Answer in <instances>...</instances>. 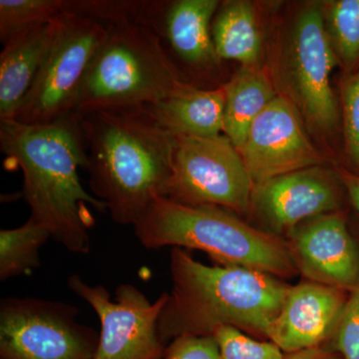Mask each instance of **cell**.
I'll return each mask as SVG.
<instances>
[{"label": "cell", "instance_id": "1", "mask_svg": "<svg viewBox=\"0 0 359 359\" xmlns=\"http://www.w3.org/2000/svg\"><path fill=\"white\" fill-rule=\"evenodd\" d=\"M0 149L22 171V197L30 217L66 250L89 254V231L95 224L90 207L108 211L79 177V169L88 166L79 118L68 116L45 125L0 122Z\"/></svg>", "mask_w": 359, "mask_h": 359}, {"label": "cell", "instance_id": "2", "mask_svg": "<svg viewBox=\"0 0 359 359\" xmlns=\"http://www.w3.org/2000/svg\"><path fill=\"white\" fill-rule=\"evenodd\" d=\"M79 119L94 197L116 224L134 226L155 200L168 196L176 136L146 107L96 111Z\"/></svg>", "mask_w": 359, "mask_h": 359}, {"label": "cell", "instance_id": "3", "mask_svg": "<svg viewBox=\"0 0 359 359\" xmlns=\"http://www.w3.org/2000/svg\"><path fill=\"white\" fill-rule=\"evenodd\" d=\"M170 273L172 290L158 321L166 346L182 335L212 337L223 327L269 340L290 287L263 271L207 266L181 248H172Z\"/></svg>", "mask_w": 359, "mask_h": 359}, {"label": "cell", "instance_id": "4", "mask_svg": "<svg viewBox=\"0 0 359 359\" xmlns=\"http://www.w3.org/2000/svg\"><path fill=\"white\" fill-rule=\"evenodd\" d=\"M133 226L146 249L199 250L219 266L254 269L280 280L299 275L285 238L252 226L222 208L158 198Z\"/></svg>", "mask_w": 359, "mask_h": 359}, {"label": "cell", "instance_id": "5", "mask_svg": "<svg viewBox=\"0 0 359 359\" xmlns=\"http://www.w3.org/2000/svg\"><path fill=\"white\" fill-rule=\"evenodd\" d=\"M107 26V36L90 67L73 117L153 105L189 83L154 30L134 22Z\"/></svg>", "mask_w": 359, "mask_h": 359}, {"label": "cell", "instance_id": "6", "mask_svg": "<svg viewBox=\"0 0 359 359\" xmlns=\"http://www.w3.org/2000/svg\"><path fill=\"white\" fill-rule=\"evenodd\" d=\"M339 65L323 23L320 4L302 9L292 23L278 65V86L301 114L306 128L320 136L337 129L340 111L330 75Z\"/></svg>", "mask_w": 359, "mask_h": 359}, {"label": "cell", "instance_id": "7", "mask_svg": "<svg viewBox=\"0 0 359 359\" xmlns=\"http://www.w3.org/2000/svg\"><path fill=\"white\" fill-rule=\"evenodd\" d=\"M108 26L86 16L65 13L46 59L15 121L50 124L72 116Z\"/></svg>", "mask_w": 359, "mask_h": 359}, {"label": "cell", "instance_id": "8", "mask_svg": "<svg viewBox=\"0 0 359 359\" xmlns=\"http://www.w3.org/2000/svg\"><path fill=\"white\" fill-rule=\"evenodd\" d=\"M98 342L72 304L36 297L0 302V359H92Z\"/></svg>", "mask_w": 359, "mask_h": 359}, {"label": "cell", "instance_id": "9", "mask_svg": "<svg viewBox=\"0 0 359 359\" xmlns=\"http://www.w3.org/2000/svg\"><path fill=\"white\" fill-rule=\"evenodd\" d=\"M252 188L242 155L228 137L176 136L168 199L245 215Z\"/></svg>", "mask_w": 359, "mask_h": 359}, {"label": "cell", "instance_id": "10", "mask_svg": "<svg viewBox=\"0 0 359 359\" xmlns=\"http://www.w3.org/2000/svg\"><path fill=\"white\" fill-rule=\"evenodd\" d=\"M68 287L93 309L101 323L98 346L92 359H163L166 344L160 339L158 321L168 299L163 292L151 302L130 283L116 290L115 299L103 285H91L77 273Z\"/></svg>", "mask_w": 359, "mask_h": 359}, {"label": "cell", "instance_id": "11", "mask_svg": "<svg viewBox=\"0 0 359 359\" xmlns=\"http://www.w3.org/2000/svg\"><path fill=\"white\" fill-rule=\"evenodd\" d=\"M238 152L254 185L323 162L299 111L280 94L257 116Z\"/></svg>", "mask_w": 359, "mask_h": 359}, {"label": "cell", "instance_id": "12", "mask_svg": "<svg viewBox=\"0 0 359 359\" xmlns=\"http://www.w3.org/2000/svg\"><path fill=\"white\" fill-rule=\"evenodd\" d=\"M346 194L337 171L308 168L254 185L250 212L263 224L262 230L285 238L306 219L342 211Z\"/></svg>", "mask_w": 359, "mask_h": 359}, {"label": "cell", "instance_id": "13", "mask_svg": "<svg viewBox=\"0 0 359 359\" xmlns=\"http://www.w3.org/2000/svg\"><path fill=\"white\" fill-rule=\"evenodd\" d=\"M299 275L351 292L359 282V245L342 211L297 224L285 237Z\"/></svg>", "mask_w": 359, "mask_h": 359}, {"label": "cell", "instance_id": "14", "mask_svg": "<svg viewBox=\"0 0 359 359\" xmlns=\"http://www.w3.org/2000/svg\"><path fill=\"white\" fill-rule=\"evenodd\" d=\"M348 294L306 280L290 285L269 340L285 353L323 346L334 332Z\"/></svg>", "mask_w": 359, "mask_h": 359}, {"label": "cell", "instance_id": "15", "mask_svg": "<svg viewBox=\"0 0 359 359\" xmlns=\"http://www.w3.org/2000/svg\"><path fill=\"white\" fill-rule=\"evenodd\" d=\"M221 4L219 0L159 1L147 26L168 45L172 61L178 59L195 74L211 75L222 61L212 36V20Z\"/></svg>", "mask_w": 359, "mask_h": 359}, {"label": "cell", "instance_id": "16", "mask_svg": "<svg viewBox=\"0 0 359 359\" xmlns=\"http://www.w3.org/2000/svg\"><path fill=\"white\" fill-rule=\"evenodd\" d=\"M61 16L18 33L4 43L0 54V122L15 120L48 55Z\"/></svg>", "mask_w": 359, "mask_h": 359}, {"label": "cell", "instance_id": "17", "mask_svg": "<svg viewBox=\"0 0 359 359\" xmlns=\"http://www.w3.org/2000/svg\"><path fill=\"white\" fill-rule=\"evenodd\" d=\"M174 136L212 138L224 133L226 86L205 89L185 83L153 105L145 106Z\"/></svg>", "mask_w": 359, "mask_h": 359}, {"label": "cell", "instance_id": "18", "mask_svg": "<svg viewBox=\"0 0 359 359\" xmlns=\"http://www.w3.org/2000/svg\"><path fill=\"white\" fill-rule=\"evenodd\" d=\"M224 86V135L240 150L257 116L278 95V88L261 66L241 67Z\"/></svg>", "mask_w": 359, "mask_h": 359}, {"label": "cell", "instance_id": "19", "mask_svg": "<svg viewBox=\"0 0 359 359\" xmlns=\"http://www.w3.org/2000/svg\"><path fill=\"white\" fill-rule=\"evenodd\" d=\"M215 49L221 60H233L242 67L261 66V33L250 2L233 0L221 4L212 23Z\"/></svg>", "mask_w": 359, "mask_h": 359}, {"label": "cell", "instance_id": "20", "mask_svg": "<svg viewBox=\"0 0 359 359\" xmlns=\"http://www.w3.org/2000/svg\"><path fill=\"white\" fill-rule=\"evenodd\" d=\"M51 238L32 217L18 228L0 231V280L32 275L40 266V250Z\"/></svg>", "mask_w": 359, "mask_h": 359}, {"label": "cell", "instance_id": "21", "mask_svg": "<svg viewBox=\"0 0 359 359\" xmlns=\"http://www.w3.org/2000/svg\"><path fill=\"white\" fill-rule=\"evenodd\" d=\"M320 6L328 40L349 74L359 67V0H330Z\"/></svg>", "mask_w": 359, "mask_h": 359}, {"label": "cell", "instance_id": "22", "mask_svg": "<svg viewBox=\"0 0 359 359\" xmlns=\"http://www.w3.org/2000/svg\"><path fill=\"white\" fill-rule=\"evenodd\" d=\"M66 13V0H1L0 39L6 43L14 35L50 22Z\"/></svg>", "mask_w": 359, "mask_h": 359}, {"label": "cell", "instance_id": "23", "mask_svg": "<svg viewBox=\"0 0 359 359\" xmlns=\"http://www.w3.org/2000/svg\"><path fill=\"white\" fill-rule=\"evenodd\" d=\"M212 337L222 359H283L285 353L271 340H259L231 327H219Z\"/></svg>", "mask_w": 359, "mask_h": 359}, {"label": "cell", "instance_id": "24", "mask_svg": "<svg viewBox=\"0 0 359 359\" xmlns=\"http://www.w3.org/2000/svg\"><path fill=\"white\" fill-rule=\"evenodd\" d=\"M341 118L347 160L359 175V67L342 80Z\"/></svg>", "mask_w": 359, "mask_h": 359}, {"label": "cell", "instance_id": "25", "mask_svg": "<svg viewBox=\"0 0 359 359\" xmlns=\"http://www.w3.org/2000/svg\"><path fill=\"white\" fill-rule=\"evenodd\" d=\"M323 346L344 359H359V282L349 292L334 332Z\"/></svg>", "mask_w": 359, "mask_h": 359}, {"label": "cell", "instance_id": "26", "mask_svg": "<svg viewBox=\"0 0 359 359\" xmlns=\"http://www.w3.org/2000/svg\"><path fill=\"white\" fill-rule=\"evenodd\" d=\"M163 359H222L214 337L182 335L166 347Z\"/></svg>", "mask_w": 359, "mask_h": 359}, {"label": "cell", "instance_id": "27", "mask_svg": "<svg viewBox=\"0 0 359 359\" xmlns=\"http://www.w3.org/2000/svg\"><path fill=\"white\" fill-rule=\"evenodd\" d=\"M337 172L346 188L348 199L359 212V175L344 167L337 168Z\"/></svg>", "mask_w": 359, "mask_h": 359}, {"label": "cell", "instance_id": "28", "mask_svg": "<svg viewBox=\"0 0 359 359\" xmlns=\"http://www.w3.org/2000/svg\"><path fill=\"white\" fill-rule=\"evenodd\" d=\"M283 359H344L337 351L325 346L311 347L294 353H285Z\"/></svg>", "mask_w": 359, "mask_h": 359}]
</instances>
